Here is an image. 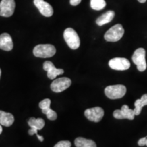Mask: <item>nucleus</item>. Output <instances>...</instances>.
<instances>
[{
	"instance_id": "nucleus-1",
	"label": "nucleus",
	"mask_w": 147,
	"mask_h": 147,
	"mask_svg": "<svg viewBox=\"0 0 147 147\" xmlns=\"http://www.w3.org/2000/svg\"><path fill=\"white\" fill-rule=\"evenodd\" d=\"M64 40L71 49L76 50L80 45V40L76 31L72 28H67L63 33Z\"/></svg>"
},
{
	"instance_id": "nucleus-2",
	"label": "nucleus",
	"mask_w": 147,
	"mask_h": 147,
	"mask_svg": "<svg viewBox=\"0 0 147 147\" xmlns=\"http://www.w3.org/2000/svg\"><path fill=\"white\" fill-rule=\"evenodd\" d=\"M34 56L40 58H49L54 56L56 53V49L52 45H38L35 47L33 51Z\"/></svg>"
},
{
	"instance_id": "nucleus-3",
	"label": "nucleus",
	"mask_w": 147,
	"mask_h": 147,
	"mask_svg": "<svg viewBox=\"0 0 147 147\" xmlns=\"http://www.w3.org/2000/svg\"><path fill=\"white\" fill-rule=\"evenodd\" d=\"M127 89L125 86L122 84H116V85L108 86L105 89V94L109 99L116 100V99L122 98L125 95Z\"/></svg>"
},
{
	"instance_id": "nucleus-4",
	"label": "nucleus",
	"mask_w": 147,
	"mask_h": 147,
	"mask_svg": "<svg viewBox=\"0 0 147 147\" xmlns=\"http://www.w3.org/2000/svg\"><path fill=\"white\" fill-rule=\"evenodd\" d=\"M124 33L125 31L122 25L121 24H117L106 32L104 38L107 42H117L122 38Z\"/></svg>"
},
{
	"instance_id": "nucleus-5",
	"label": "nucleus",
	"mask_w": 147,
	"mask_h": 147,
	"mask_svg": "<svg viewBox=\"0 0 147 147\" xmlns=\"http://www.w3.org/2000/svg\"><path fill=\"white\" fill-rule=\"evenodd\" d=\"M146 51L143 48H139L134 53L132 56V61L137 66L140 71H144L146 69V62L145 59Z\"/></svg>"
},
{
	"instance_id": "nucleus-6",
	"label": "nucleus",
	"mask_w": 147,
	"mask_h": 147,
	"mask_svg": "<svg viewBox=\"0 0 147 147\" xmlns=\"http://www.w3.org/2000/svg\"><path fill=\"white\" fill-rule=\"evenodd\" d=\"M71 80L67 77L55 79L51 84V89L55 93H61L70 87Z\"/></svg>"
},
{
	"instance_id": "nucleus-7",
	"label": "nucleus",
	"mask_w": 147,
	"mask_h": 147,
	"mask_svg": "<svg viewBox=\"0 0 147 147\" xmlns=\"http://www.w3.org/2000/svg\"><path fill=\"white\" fill-rule=\"evenodd\" d=\"M110 67L115 70H127L130 67V62L128 59L123 57H115L109 61Z\"/></svg>"
},
{
	"instance_id": "nucleus-8",
	"label": "nucleus",
	"mask_w": 147,
	"mask_h": 147,
	"mask_svg": "<svg viewBox=\"0 0 147 147\" xmlns=\"http://www.w3.org/2000/svg\"><path fill=\"white\" fill-rule=\"evenodd\" d=\"M14 0H1L0 3V16L3 17H10L14 14Z\"/></svg>"
},
{
	"instance_id": "nucleus-9",
	"label": "nucleus",
	"mask_w": 147,
	"mask_h": 147,
	"mask_svg": "<svg viewBox=\"0 0 147 147\" xmlns=\"http://www.w3.org/2000/svg\"><path fill=\"white\" fill-rule=\"evenodd\" d=\"M104 115V111L101 107L89 108L84 111V116L93 122H100Z\"/></svg>"
},
{
	"instance_id": "nucleus-10",
	"label": "nucleus",
	"mask_w": 147,
	"mask_h": 147,
	"mask_svg": "<svg viewBox=\"0 0 147 147\" xmlns=\"http://www.w3.org/2000/svg\"><path fill=\"white\" fill-rule=\"evenodd\" d=\"M114 117L117 119H127L133 120L135 117V113L134 110L130 109L127 105H123L121 110H116L113 113Z\"/></svg>"
},
{
	"instance_id": "nucleus-11",
	"label": "nucleus",
	"mask_w": 147,
	"mask_h": 147,
	"mask_svg": "<svg viewBox=\"0 0 147 147\" xmlns=\"http://www.w3.org/2000/svg\"><path fill=\"white\" fill-rule=\"evenodd\" d=\"M34 5L38 9L40 12L46 17H51L53 14V8L49 3L45 0H34Z\"/></svg>"
},
{
	"instance_id": "nucleus-12",
	"label": "nucleus",
	"mask_w": 147,
	"mask_h": 147,
	"mask_svg": "<svg viewBox=\"0 0 147 147\" xmlns=\"http://www.w3.org/2000/svg\"><path fill=\"white\" fill-rule=\"evenodd\" d=\"M43 69L47 72L48 78L50 79H55L59 75L63 74L64 70L63 69H57L55 67L51 61H45L43 64Z\"/></svg>"
},
{
	"instance_id": "nucleus-13",
	"label": "nucleus",
	"mask_w": 147,
	"mask_h": 147,
	"mask_svg": "<svg viewBox=\"0 0 147 147\" xmlns=\"http://www.w3.org/2000/svg\"><path fill=\"white\" fill-rule=\"evenodd\" d=\"M28 125L31 127L28 131L29 134L33 136L34 134H38V130H41L42 129H43L45 125V122L44 119L41 118L36 119L32 117L28 121Z\"/></svg>"
},
{
	"instance_id": "nucleus-14",
	"label": "nucleus",
	"mask_w": 147,
	"mask_h": 147,
	"mask_svg": "<svg viewBox=\"0 0 147 147\" xmlns=\"http://www.w3.org/2000/svg\"><path fill=\"white\" fill-rule=\"evenodd\" d=\"M13 42L12 37L7 33H3L0 36V49L3 51H10L13 49Z\"/></svg>"
},
{
	"instance_id": "nucleus-15",
	"label": "nucleus",
	"mask_w": 147,
	"mask_h": 147,
	"mask_svg": "<svg viewBox=\"0 0 147 147\" xmlns=\"http://www.w3.org/2000/svg\"><path fill=\"white\" fill-rule=\"evenodd\" d=\"M14 117L12 114L0 110V125L5 127H10L13 124Z\"/></svg>"
},
{
	"instance_id": "nucleus-16",
	"label": "nucleus",
	"mask_w": 147,
	"mask_h": 147,
	"mask_svg": "<svg viewBox=\"0 0 147 147\" xmlns=\"http://www.w3.org/2000/svg\"><path fill=\"white\" fill-rule=\"evenodd\" d=\"M115 13L113 10L107 11L106 13H104L102 15H101L100 17H98L96 20L97 25L99 26H102V25L107 24L110 22L113 21V19L115 17Z\"/></svg>"
},
{
	"instance_id": "nucleus-17",
	"label": "nucleus",
	"mask_w": 147,
	"mask_h": 147,
	"mask_svg": "<svg viewBox=\"0 0 147 147\" xmlns=\"http://www.w3.org/2000/svg\"><path fill=\"white\" fill-rule=\"evenodd\" d=\"M74 144L76 147H97L94 141L82 137L76 138L74 140Z\"/></svg>"
},
{
	"instance_id": "nucleus-18",
	"label": "nucleus",
	"mask_w": 147,
	"mask_h": 147,
	"mask_svg": "<svg viewBox=\"0 0 147 147\" xmlns=\"http://www.w3.org/2000/svg\"><path fill=\"white\" fill-rule=\"evenodd\" d=\"M147 105V94L143 95L142 97L139 100H137L135 102L134 106H135V108L134 109V113L135 115H139L140 114L141 111H142V108L144 107V106Z\"/></svg>"
},
{
	"instance_id": "nucleus-19",
	"label": "nucleus",
	"mask_w": 147,
	"mask_h": 147,
	"mask_svg": "<svg viewBox=\"0 0 147 147\" xmlns=\"http://www.w3.org/2000/svg\"><path fill=\"white\" fill-rule=\"evenodd\" d=\"M91 8L94 10H101L106 7L105 0H91Z\"/></svg>"
},
{
	"instance_id": "nucleus-20",
	"label": "nucleus",
	"mask_w": 147,
	"mask_h": 147,
	"mask_svg": "<svg viewBox=\"0 0 147 147\" xmlns=\"http://www.w3.org/2000/svg\"><path fill=\"white\" fill-rule=\"evenodd\" d=\"M42 113L47 115V118L49 119V120L55 121L56 120L57 118V115L56 112H55L54 110L51 109V107L45 108V109H42Z\"/></svg>"
},
{
	"instance_id": "nucleus-21",
	"label": "nucleus",
	"mask_w": 147,
	"mask_h": 147,
	"mask_svg": "<svg viewBox=\"0 0 147 147\" xmlns=\"http://www.w3.org/2000/svg\"><path fill=\"white\" fill-rule=\"evenodd\" d=\"M51 104V101L50 99H45V100H43L41 102H40L39 104V107L41 108V109H45V108H50Z\"/></svg>"
},
{
	"instance_id": "nucleus-22",
	"label": "nucleus",
	"mask_w": 147,
	"mask_h": 147,
	"mask_svg": "<svg viewBox=\"0 0 147 147\" xmlns=\"http://www.w3.org/2000/svg\"><path fill=\"white\" fill-rule=\"evenodd\" d=\"M71 142L68 140L60 141L55 145L54 147H71Z\"/></svg>"
},
{
	"instance_id": "nucleus-23",
	"label": "nucleus",
	"mask_w": 147,
	"mask_h": 147,
	"mask_svg": "<svg viewBox=\"0 0 147 147\" xmlns=\"http://www.w3.org/2000/svg\"><path fill=\"white\" fill-rule=\"evenodd\" d=\"M146 137L142 138L139 140L138 142V144L140 146H144V145H146Z\"/></svg>"
},
{
	"instance_id": "nucleus-24",
	"label": "nucleus",
	"mask_w": 147,
	"mask_h": 147,
	"mask_svg": "<svg viewBox=\"0 0 147 147\" xmlns=\"http://www.w3.org/2000/svg\"><path fill=\"white\" fill-rule=\"evenodd\" d=\"M81 1L82 0H70L69 3L73 6H76V5H78L79 3L81 2Z\"/></svg>"
},
{
	"instance_id": "nucleus-25",
	"label": "nucleus",
	"mask_w": 147,
	"mask_h": 147,
	"mask_svg": "<svg viewBox=\"0 0 147 147\" xmlns=\"http://www.w3.org/2000/svg\"><path fill=\"white\" fill-rule=\"evenodd\" d=\"M138 1L140 3H145V2H146V0H138Z\"/></svg>"
},
{
	"instance_id": "nucleus-26",
	"label": "nucleus",
	"mask_w": 147,
	"mask_h": 147,
	"mask_svg": "<svg viewBox=\"0 0 147 147\" xmlns=\"http://www.w3.org/2000/svg\"><path fill=\"white\" fill-rule=\"evenodd\" d=\"M2 127H1V125H0V134L2 133Z\"/></svg>"
},
{
	"instance_id": "nucleus-27",
	"label": "nucleus",
	"mask_w": 147,
	"mask_h": 147,
	"mask_svg": "<svg viewBox=\"0 0 147 147\" xmlns=\"http://www.w3.org/2000/svg\"><path fill=\"white\" fill-rule=\"evenodd\" d=\"M1 69H0V77H1Z\"/></svg>"
},
{
	"instance_id": "nucleus-28",
	"label": "nucleus",
	"mask_w": 147,
	"mask_h": 147,
	"mask_svg": "<svg viewBox=\"0 0 147 147\" xmlns=\"http://www.w3.org/2000/svg\"><path fill=\"white\" fill-rule=\"evenodd\" d=\"M146 145L147 146V136H146Z\"/></svg>"
}]
</instances>
